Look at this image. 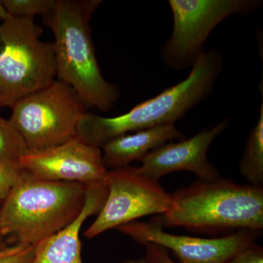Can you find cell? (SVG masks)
<instances>
[{"instance_id": "4", "label": "cell", "mask_w": 263, "mask_h": 263, "mask_svg": "<svg viewBox=\"0 0 263 263\" xmlns=\"http://www.w3.org/2000/svg\"><path fill=\"white\" fill-rule=\"evenodd\" d=\"M171 209L161 216L162 227L200 231L263 228L262 186L230 180L198 181L176 190Z\"/></svg>"}, {"instance_id": "12", "label": "cell", "mask_w": 263, "mask_h": 263, "mask_svg": "<svg viewBox=\"0 0 263 263\" xmlns=\"http://www.w3.org/2000/svg\"><path fill=\"white\" fill-rule=\"evenodd\" d=\"M107 195L105 181L87 185L80 215L70 226L35 245L30 263H84L81 258V228L89 216L100 212Z\"/></svg>"}, {"instance_id": "2", "label": "cell", "mask_w": 263, "mask_h": 263, "mask_svg": "<svg viewBox=\"0 0 263 263\" xmlns=\"http://www.w3.org/2000/svg\"><path fill=\"white\" fill-rule=\"evenodd\" d=\"M101 1L57 0L46 15L54 35L53 43L58 80L70 86L85 106L107 111L119 91L105 80L98 65L90 32V18Z\"/></svg>"}, {"instance_id": "16", "label": "cell", "mask_w": 263, "mask_h": 263, "mask_svg": "<svg viewBox=\"0 0 263 263\" xmlns=\"http://www.w3.org/2000/svg\"><path fill=\"white\" fill-rule=\"evenodd\" d=\"M11 16L34 18L35 15H47L54 9L57 0H2Z\"/></svg>"}, {"instance_id": "6", "label": "cell", "mask_w": 263, "mask_h": 263, "mask_svg": "<svg viewBox=\"0 0 263 263\" xmlns=\"http://www.w3.org/2000/svg\"><path fill=\"white\" fill-rule=\"evenodd\" d=\"M84 106L70 86L55 80L16 102L9 120L29 151L43 149L76 137Z\"/></svg>"}, {"instance_id": "14", "label": "cell", "mask_w": 263, "mask_h": 263, "mask_svg": "<svg viewBox=\"0 0 263 263\" xmlns=\"http://www.w3.org/2000/svg\"><path fill=\"white\" fill-rule=\"evenodd\" d=\"M242 176L249 184H263V101L261 103L258 121L249 133L243 157L240 162Z\"/></svg>"}, {"instance_id": "8", "label": "cell", "mask_w": 263, "mask_h": 263, "mask_svg": "<svg viewBox=\"0 0 263 263\" xmlns=\"http://www.w3.org/2000/svg\"><path fill=\"white\" fill-rule=\"evenodd\" d=\"M108 195L98 217L85 231L92 238L107 230L133 222L143 216L164 214L171 207L172 196L158 181L127 167L108 171L105 180Z\"/></svg>"}, {"instance_id": "22", "label": "cell", "mask_w": 263, "mask_h": 263, "mask_svg": "<svg viewBox=\"0 0 263 263\" xmlns=\"http://www.w3.org/2000/svg\"><path fill=\"white\" fill-rule=\"evenodd\" d=\"M123 263H147L146 259H129V260L126 261V262Z\"/></svg>"}, {"instance_id": "21", "label": "cell", "mask_w": 263, "mask_h": 263, "mask_svg": "<svg viewBox=\"0 0 263 263\" xmlns=\"http://www.w3.org/2000/svg\"><path fill=\"white\" fill-rule=\"evenodd\" d=\"M10 17H12L11 15L5 9L4 5L2 3V0H0V19H1L2 22L6 20V19L10 18Z\"/></svg>"}, {"instance_id": "3", "label": "cell", "mask_w": 263, "mask_h": 263, "mask_svg": "<svg viewBox=\"0 0 263 263\" xmlns=\"http://www.w3.org/2000/svg\"><path fill=\"white\" fill-rule=\"evenodd\" d=\"M87 185L36 179L27 171L0 207V236L12 245H37L77 219Z\"/></svg>"}, {"instance_id": "18", "label": "cell", "mask_w": 263, "mask_h": 263, "mask_svg": "<svg viewBox=\"0 0 263 263\" xmlns=\"http://www.w3.org/2000/svg\"><path fill=\"white\" fill-rule=\"evenodd\" d=\"M35 246L10 245L0 248V263H30Z\"/></svg>"}, {"instance_id": "1", "label": "cell", "mask_w": 263, "mask_h": 263, "mask_svg": "<svg viewBox=\"0 0 263 263\" xmlns=\"http://www.w3.org/2000/svg\"><path fill=\"white\" fill-rule=\"evenodd\" d=\"M223 64L222 57L216 50L202 51L186 79L138 104L127 113L114 117L83 114L78 122L76 137L86 144L101 148L123 135L160 124H175L212 93Z\"/></svg>"}, {"instance_id": "13", "label": "cell", "mask_w": 263, "mask_h": 263, "mask_svg": "<svg viewBox=\"0 0 263 263\" xmlns=\"http://www.w3.org/2000/svg\"><path fill=\"white\" fill-rule=\"evenodd\" d=\"M184 136L175 124H164L117 137L101 147L107 169L122 168L142 161L152 151L166 143L181 141Z\"/></svg>"}, {"instance_id": "11", "label": "cell", "mask_w": 263, "mask_h": 263, "mask_svg": "<svg viewBox=\"0 0 263 263\" xmlns=\"http://www.w3.org/2000/svg\"><path fill=\"white\" fill-rule=\"evenodd\" d=\"M224 121L212 129H205L188 139L170 142L152 151L136 167L140 174L158 181L166 175L186 171L196 175L199 181H214L220 179L219 171L207 158L213 141L228 127Z\"/></svg>"}, {"instance_id": "17", "label": "cell", "mask_w": 263, "mask_h": 263, "mask_svg": "<svg viewBox=\"0 0 263 263\" xmlns=\"http://www.w3.org/2000/svg\"><path fill=\"white\" fill-rule=\"evenodd\" d=\"M25 171L20 163L0 161V202L4 201Z\"/></svg>"}, {"instance_id": "24", "label": "cell", "mask_w": 263, "mask_h": 263, "mask_svg": "<svg viewBox=\"0 0 263 263\" xmlns=\"http://www.w3.org/2000/svg\"><path fill=\"white\" fill-rule=\"evenodd\" d=\"M0 238H1V236H0Z\"/></svg>"}, {"instance_id": "7", "label": "cell", "mask_w": 263, "mask_h": 263, "mask_svg": "<svg viewBox=\"0 0 263 263\" xmlns=\"http://www.w3.org/2000/svg\"><path fill=\"white\" fill-rule=\"evenodd\" d=\"M172 35L162 48L164 63L181 70L193 66L214 29L233 14L250 15L261 2L254 0H170Z\"/></svg>"}, {"instance_id": "9", "label": "cell", "mask_w": 263, "mask_h": 263, "mask_svg": "<svg viewBox=\"0 0 263 263\" xmlns=\"http://www.w3.org/2000/svg\"><path fill=\"white\" fill-rule=\"evenodd\" d=\"M142 245L152 243L172 251L180 263H226L254 245L257 232L240 230L217 238H200L166 233L158 221H133L117 228Z\"/></svg>"}, {"instance_id": "19", "label": "cell", "mask_w": 263, "mask_h": 263, "mask_svg": "<svg viewBox=\"0 0 263 263\" xmlns=\"http://www.w3.org/2000/svg\"><path fill=\"white\" fill-rule=\"evenodd\" d=\"M226 263H263V249L259 246L253 245L237 254Z\"/></svg>"}, {"instance_id": "23", "label": "cell", "mask_w": 263, "mask_h": 263, "mask_svg": "<svg viewBox=\"0 0 263 263\" xmlns=\"http://www.w3.org/2000/svg\"><path fill=\"white\" fill-rule=\"evenodd\" d=\"M0 108H1V107H0Z\"/></svg>"}, {"instance_id": "15", "label": "cell", "mask_w": 263, "mask_h": 263, "mask_svg": "<svg viewBox=\"0 0 263 263\" xmlns=\"http://www.w3.org/2000/svg\"><path fill=\"white\" fill-rule=\"evenodd\" d=\"M24 138L9 119L0 117V161L20 163L29 152Z\"/></svg>"}, {"instance_id": "5", "label": "cell", "mask_w": 263, "mask_h": 263, "mask_svg": "<svg viewBox=\"0 0 263 263\" xmlns=\"http://www.w3.org/2000/svg\"><path fill=\"white\" fill-rule=\"evenodd\" d=\"M41 33L34 18L12 16L0 24V107L11 108L56 80L53 44Z\"/></svg>"}, {"instance_id": "20", "label": "cell", "mask_w": 263, "mask_h": 263, "mask_svg": "<svg viewBox=\"0 0 263 263\" xmlns=\"http://www.w3.org/2000/svg\"><path fill=\"white\" fill-rule=\"evenodd\" d=\"M146 247V259L147 263H177L170 257L167 249L159 246L147 243Z\"/></svg>"}, {"instance_id": "10", "label": "cell", "mask_w": 263, "mask_h": 263, "mask_svg": "<svg viewBox=\"0 0 263 263\" xmlns=\"http://www.w3.org/2000/svg\"><path fill=\"white\" fill-rule=\"evenodd\" d=\"M20 164L36 179L86 185L105 182L108 172L101 148L86 144L77 137L57 146L29 151Z\"/></svg>"}]
</instances>
